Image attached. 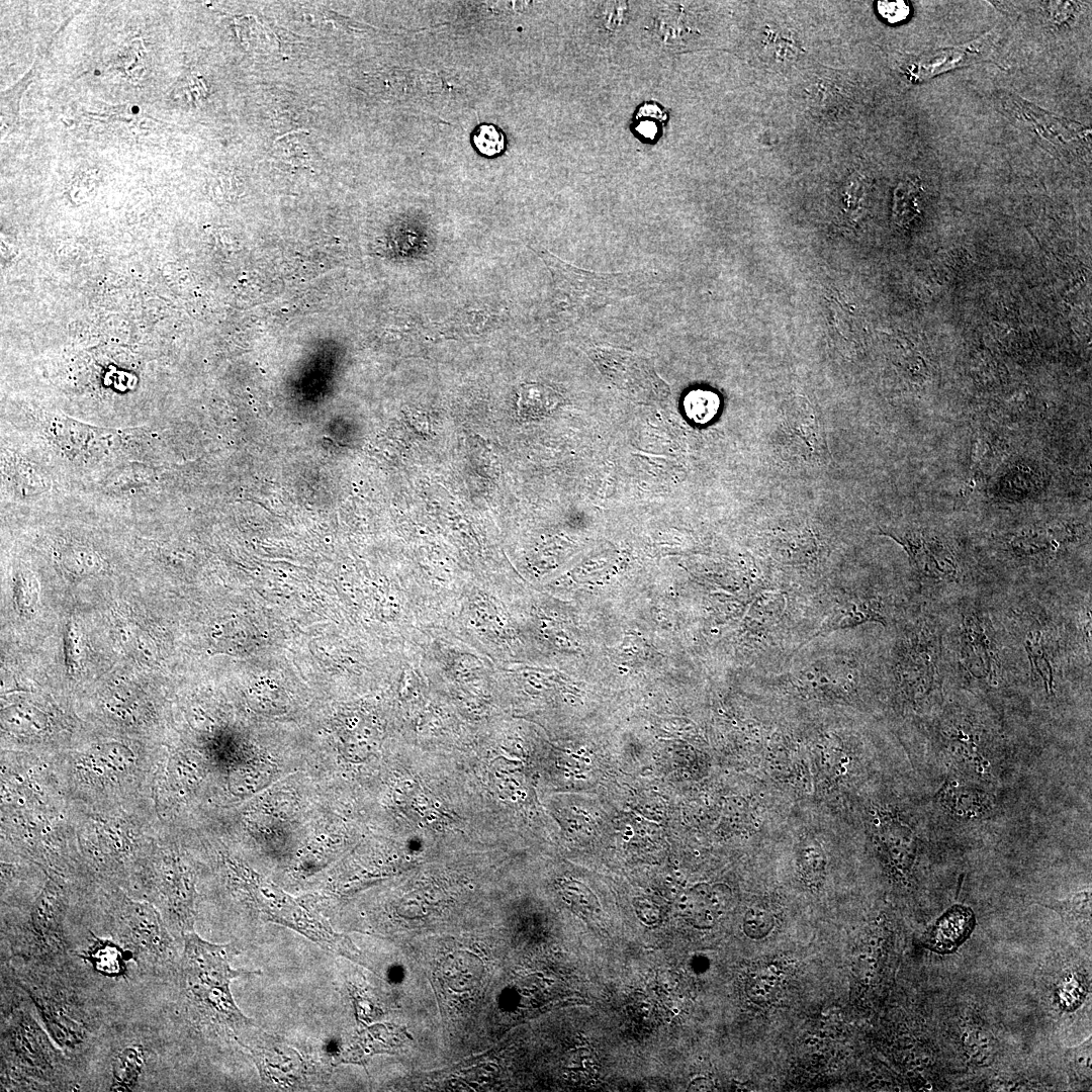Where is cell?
<instances>
[{"mask_svg": "<svg viewBox=\"0 0 1092 1092\" xmlns=\"http://www.w3.org/2000/svg\"><path fill=\"white\" fill-rule=\"evenodd\" d=\"M870 622L886 624L881 604L873 598L852 600L835 607L813 637Z\"/></svg>", "mask_w": 1092, "mask_h": 1092, "instance_id": "cell-12", "label": "cell"}, {"mask_svg": "<svg viewBox=\"0 0 1092 1092\" xmlns=\"http://www.w3.org/2000/svg\"><path fill=\"white\" fill-rule=\"evenodd\" d=\"M1024 648L1029 659L1031 673L1040 678L1046 693H1053L1055 681L1053 658L1040 631L1030 630L1026 633Z\"/></svg>", "mask_w": 1092, "mask_h": 1092, "instance_id": "cell-14", "label": "cell"}, {"mask_svg": "<svg viewBox=\"0 0 1092 1092\" xmlns=\"http://www.w3.org/2000/svg\"><path fill=\"white\" fill-rule=\"evenodd\" d=\"M774 921L769 913L761 909H752L744 918V931L751 938H761L772 928Z\"/></svg>", "mask_w": 1092, "mask_h": 1092, "instance_id": "cell-21", "label": "cell"}, {"mask_svg": "<svg viewBox=\"0 0 1092 1092\" xmlns=\"http://www.w3.org/2000/svg\"><path fill=\"white\" fill-rule=\"evenodd\" d=\"M879 14L890 23H898L905 20L910 14V5L906 1H879L877 3Z\"/></svg>", "mask_w": 1092, "mask_h": 1092, "instance_id": "cell-22", "label": "cell"}, {"mask_svg": "<svg viewBox=\"0 0 1092 1092\" xmlns=\"http://www.w3.org/2000/svg\"><path fill=\"white\" fill-rule=\"evenodd\" d=\"M975 916L970 908L956 905L942 914L927 933L925 945L938 953L954 951L972 933Z\"/></svg>", "mask_w": 1092, "mask_h": 1092, "instance_id": "cell-10", "label": "cell"}, {"mask_svg": "<svg viewBox=\"0 0 1092 1092\" xmlns=\"http://www.w3.org/2000/svg\"><path fill=\"white\" fill-rule=\"evenodd\" d=\"M960 657L967 672L978 680H991L995 674L996 656L991 638L982 620L975 614L962 624Z\"/></svg>", "mask_w": 1092, "mask_h": 1092, "instance_id": "cell-9", "label": "cell"}, {"mask_svg": "<svg viewBox=\"0 0 1092 1092\" xmlns=\"http://www.w3.org/2000/svg\"><path fill=\"white\" fill-rule=\"evenodd\" d=\"M1065 1063L1074 1078L1078 1080L1089 1079L1091 1075V1038L1067 1050Z\"/></svg>", "mask_w": 1092, "mask_h": 1092, "instance_id": "cell-19", "label": "cell"}, {"mask_svg": "<svg viewBox=\"0 0 1092 1092\" xmlns=\"http://www.w3.org/2000/svg\"><path fill=\"white\" fill-rule=\"evenodd\" d=\"M537 254L551 271L556 289L566 300V308H570L575 315L581 316L599 309L621 297L626 290L628 279L624 274L579 269L543 249Z\"/></svg>", "mask_w": 1092, "mask_h": 1092, "instance_id": "cell-4", "label": "cell"}, {"mask_svg": "<svg viewBox=\"0 0 1092 1092\" xmlns=\"http://www.w3.org/2000/svg\"><path fill=\"white\" fill-rule=\"evenodd\" d=\"M144 1053L139 1045H128L120 1050L112 1061V1080L110 1091L133 1090L142 1075Z\"/></svg>", "mask_w": 1092, "mask_h": 1092, "instance_id": "cell-13", "label": "cell"}, {"mask_svg": "<svg viewBox=\"0 0 1092 1092\" xmlns=\"http://www.w3.org/2000/svg\"><path fill=\"white\" fill-rule=\"evenodd\" d=\"M394 1030L384 1026H375L364 1033L359 1041L344 1052V1062H361L367 1053L387 1051L394 1043Z\"/></svg>", "mask_w": 1092, "mask_h": 1092, "instance_id": "cell-16", "label": "cell"}, {"mask_svg": "<svg viewBox=\"0 0 1092 1092\" xmlns=\"http://www.w3.org/2000/svg\"><path fill=\"white\" fill-rule=\"evenodd\" d=\"M1001 35L999 24L963 44L933 50L910 62L905 75L912 83L928 81L949 71L992 59Z\"/></svg>", "mask_w": 1092, "mask_h": 1092, "instance_id": "cell-6", "label": "cell"}, {"mask_svg": "<svg viewBox=\"0 0 1092 1092\" xmlns=\"http://www.w3.org/2000/svg\"><path fill=\"white\" fill-rule=\"evenodd\" d=\"M249 883L262 911L272 921L294 929L331 951L350 958L354 956V947L346 936L334 932L281 891L257 878L249 879Z\"/></svg>", "mask_w": 1092, "mask_h": 1092, "instance_id": "cell-5", "label": "cell"}, {"mask_svg": "<svg viewBox=\"0 0 1092 1092\" xmlns=\"http://www.w3.org/2000/svg\"><path fill=\"white\" fill-rule=\"evenodd\" d=\"M125 951L116 941L97 938L87 951V960L102 975L117 976L124 970Z\"/></svg>", "mask_w": 1092, "mask_h": 1092, "instance_id": "cell-15", "label": "cell"}, {"mask_svg": "<svg viewBox=\"0 0 1092 1092\" xmlns=\"http://www.w3.org/2000/svg\"><path fill=\"white\" fill-rule=\"evenodd\" d=\"M592 356L601 371L624 391L645 397L664 394V382L642 357L611 347L596 348Z\"/></svg>", "mask_w": 1092, "mask_h": 1092, "instance_id": "cell-7", "label": "cell"}, {"mask_svg": "<svg viewBox=\"0 0 1092 1092\" xmlns=\"http://www.w3.org/2000/svg\"><path fill=\"white\" fill-rule=\"evenodd\" d=\"M719 400L716 394L705 390L692 391L686 398L687 411L693 413L694 418L707 419L716 414Z\"/></svg>", "mask_w": 1092, "mask_h": 1092, "instance_id": "cell-20", "label": "cell"}, {"mask_svg": "<svg viewBox=\"0 0 1092 1092\" xmlns=\"http://www.w3.org/2000/svg\"><path fill=\"white\" fill-rule=\"evenodd\" d=\"M1040 904L1058 912L1067 923L1090 921L1091 896L1088 891L1078 893L1066 900L1040 902Z\"/></svg>", "mask_w": 1092, "mask_h": 1092, "instance_id": "cell-17", "label": "cell"}, {"mask_svg": "<svg viewBox=\"0 0 1092 1092\" xmlns=\"http://www.w3.org/2000/svg\"><path fill=\"white\" fill-rule=\"evenodd\" d=\"M2 1063L5 1083L37 1087L53 1083L61 1070L59 1053L34 1018L15 1011L2 1028Z\"/></svg>", "mask_w": 1092, "mask_h": 1092, "instance_id": "cell-1", "label": "cell"}, {"mask_svg": "<svg viewBox=\"0 0 1092 1092\" xmlns=\"http://www.w3.org/2000/svg\"><path fill=\"white\" fill-rule=\"evenodd\" d=\"M883 534L902 545L917 573L937 580L956 577L954 557L935 536L916 529L883 531Z\"/></svg>", "mask_w": 1092, "mask_h": 1092, "instance_id": "cell-8", "label": "cell"}, {"mask_svg": "<svg viewBox=\"0 0 1092 1092\" xmlns=\"http://www.w3.org/2000/svg\"><path fill=\"white\" fill-rule=\"evenodd\" d=\"M998 111L1030 133L1051 154L1075 159L1090 152L1091 129L1075 120L1054 114L1010 91L994 95Z\"/></svg>", "mask_w": 1092, "mask_h": 1092, "instance_id": "cell-2", "label": "cell"}, {"mask_svg": "<svg viewBox=\"0 0 1092 1092\" xmlns=\"http://www.w3.org/2000/svg\"><path fill=\"white\" fill-rule=\"evenodd\" d=\"M110 935L146 970L164 971L176 963L171 933L159 915L146 906L127 905L112 924Z\"/></svg>", "mask_w": 1092, "mask_h": 1092, "instance_id": "cell-3", "label": "cell"}, {"mask_svg": "<svg viewBox=\"0 0 1092 1092\" xmlns=\"http://www.w3.org/2000/svg\"><path fill=\"white\" fill-rule=\"evenodd\" d=\"M472 143L480 154L493 157L504 151L505 135L496 125L482 123L474 129Z\"/></svg>", "mask_w": 1092, "mask_h": 1092, "instance_id": "cell-18", "label": "cell"}, {"mask_svg": "<svg viewBox=\"0 0 1092 1092\" xmlns=\"http://www.w3.org/2000/svg\"><path fill=\"white\" fill-rule=\"evenodd\" d=\"M607 4L608 5L605 6V10L603 11L605 12V25L610 29H615V27L622 24V20L625 16L626 5L622 2H609Z\"/></svg>", "mask_w": 1092, "mask_h": 1092, "instance_id": "cell-23", "label": "cell"}, {"mask_svg": "<svg viewBox=\"0 0 1092 1092\" xmlns=\"http://www.w3.org/2000/svg\"><path fill=\"white\" fill-rule=\"evenodd\" d=\"M250 1050L263 1078L290 1085L301 1076L303 1065L295 1051L281 1044H264Z\"/></svg>", "mask_w": 1092, "mask_h": 1092, "instance_id": "cell-11", "label": "cell"}]
</instances>
